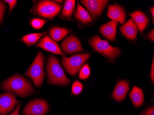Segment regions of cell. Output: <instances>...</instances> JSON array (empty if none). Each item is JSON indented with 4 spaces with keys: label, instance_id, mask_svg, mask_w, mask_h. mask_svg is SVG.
Returning <instances> with one entry per match:
<instances>
[{
    "label": "cell",
    "instance_id": "d4e9b609",
    "mask_svg": "<svg viewBox=\"0 0 154 115\" xmlns=\"http://www.w3.org/2000/svg\"><path fill=\"white\" fill-rule=\"evenodd\" d=\"M6 9L5 4L1 1H0V23L3 20V16Z\"/></svg>",
    "mask_w": 154,
    "mask_h": 115
},
{
    "label": "cell",
    "instance_id": "6da1fadb",
    "mask_svg": "<svg viewBox=\"0 0 154 115\" xmlns=\"http://www.w3.org/2000/svg\"><path fill=\"white\" fill-rule=\"evenodd\" d=\"M4 91L15 92L21 97L34 93V89L29 81L20 75H15L8 79L1 87Z\"/></svg>",
    "mask_w": 154,
    "mask_h": 115
},
{
    "label": "cell",
    "instance_id": "cb8c5ba5",
    "mask_svg": "<svg viewBox=\"0 0 154 115\" xmlns=\"http://www.w3.org/2000/svg\"><path fill=\"white\" fill-rule=\"evenodd\" d=\"M83 89V86L82 83L79 81H76L72 84V92L73 95H78L82 92Z\"/></svg>",
    "mask_w": 154,
    "mask_h": 115
},
{
    "label": "cell",
    "instance_id": "8992f818",
    "mask_svg": "<svg viewBox=\"0 0 154 115\" xmlns=\"http://www.w3.org/2000/svg\"><path fill=\"white\" fill-rule=\"evenodd\" d=\"M91 55L89 53L76 54L70 57H62V65L69 74L75 76Z\"/></svg>",
    "mask_w": 154,
    "mask_h": 115
},
{
    "label": "cell",
    "instance_id": "7a4b0ae2",
    "mask_svg": "<svg viewBox=\"0 0 154 115\" xmlns=\"http://www.w3.org/2000/svg\"><path fill=\"white\" fill-rule=\"evenodd\" d=\"M47 71L48 83L64 86L67 85L70 82L60 66L58 59L54 56L51 55L48 58Z\"/></svg>",
    "mask_w": 154,
    "mask_h": 115
},
{
    "label": "cell",
    "instance_id": "1f68e13d",
    "mask_svg": "<svg viewBox=\"0 0 154 115\" xmlns=\"http://www.w3.org/2000/svg\"><path fill=\"white\" fill-rule=\"evenodd\" d=\"M55 2H62V1H55Z\"/></svg>",
    "mask_w": 154,
    "mask_h": 115
},
{
    "label": "cell",
    "instance_id": "4fadbf2b",
    "mask_svg": "<svg viewBox=\"0 0 154 115\" xmlns=\"http://www.w3.org/2000/svg\"><path fill=\"white\" fill-rule=\"evenodd\" d=\"M130 90L128 82L125 80L119 81L112 93V97L116 101H122Z\"/></svg>",
    "mask_w": 154,
    "mask_h": 115
},
{
    "label": "cell",
    "instance_id": "7402d4cb",
    "mask_svg": "<svg viewBox=\"0 0 154 115\" xmlns=\"http://www.w3.org/2000/svg\"><path fill=\"white\" fill-rule=\"evenodd\" d=\"M91 70L88 64H85L80 70L79 72V78L82 80L87 79L90 77Z\"/></svg>",
    "mask_w": 154,
    "mask_h": 115
},
{
    "label": "cell",
    "instance_id": "d6986e66",
    "mask_svg": "<svg viewBox=\"0 0 154 115\" xmlns=\"http://www.w3.org/2000/svg\"><path fill=\"white\" fill-rule=\"evenodd\" d=\"M70 32H71L70 30L65 28L54 27L51 28L50 34L53 40L58 41L65 37Z\"/></svg>",
    "mask_w": 154,
    "mask_h": 115
},
{
    "label": "cell",
    "instance_id": "277c9868",
    "mask_svg": "<svg viewBox=\"0 0 154 115\" xmlns=\"http://www.w3.org/2000/svg\"><path fill=\"white\" fill-rule=\"evenodd\" d=\"M89 44L96 52L110 59H114L121 54L118 47L112 46L108 41L101 39L98 35L91 38Z\"/></svg>",
    "mask_w": 154,
    "mask_h": 115
},
{
    "label": "cell",
    "instance_id": "ffe728a7",
    "mask_svg": "<svg viewBox=\"0 0 154 115\" xmlns=\"http://www.w3.org/2000/svg\"><path fill=\"white\" fill-rule=\"evenodd\" d=\"M75 7V1H66L60 17L63 20H70L73 14Z\"/></svg>",
    "mask_w": 154,
    "mask_h": 115
},
{
    "label": "cell",
    "instance_id": "4316f807",
    "mask_svg": "<svg viewBox=\"0 0 154 115\" xmlns=\"http://www.w3.org/2000/svg\"><path fill=\"white\" fill-rule=\"evenodd\" d=\"M140 115H154V106L149 107L145 111L143 112Z\"/></svg>",
    "mask_w": 154,
    "mask_h": 115
},
{
    "label": "cell",
    "instance_id": "e0dca14e",
    "mask_svg": "<svg viewBox=\"0 0 154 115\" xmlns=\"http://www.w3.org/2000/svg\"><path fill=\"white\" fill-rule=\"evenodd\" d=\"M129 96L135 107H140L143 104L144 99V95L141 89L135 86L130 92Z\"/></svg>",
    "mask_w": 154,
    "mask_h": 115
},
{
    "label": "cell",
    "instance_id": "5b68a950",
    "mask_svg": "<svg viewBox=\"0 0 154 115\" xmlns=\"http://www.w3.org/2000/svg\"><path fill=\"white\" fill-rule=\"evenodd\" d=\"M61 6L57 2L51 1H42L35 7L34 12L42 18L52 19L58 15Z\"/></svg>",
    "mask_w": 154,
    "mask_h": 115
},
{
    "label": "cell",
    "instance_id": "3957f363",
    "mask_svg": "<svg viewBox=\"0 0 154 115\" xmlns=\"http://www.w3.org/2000/svg\"><path fill=\"white\" fill-rule=\"evenodd\" d=\"M45 62V56L40 51L39 52L36 58L25 74V76L29 77L32 80L35 85L38 87H40L44 81Z\"/></svg>",
    "mask_w": 154,
    "mask_h": 115
},
{
    "label": "cell",
    "instance_id": "52a82bcc",
    "mask_svg": "<svg viewBox=\"0 0 154 115\" xmlns=\"http://www.w3.org/2000/svg\"><path fill=\"white\" fill-rule=\"evenodd\" d=\"M48 110V104L45 100L36 99L27 104L23 110L25 115H45Z\"/></svg>",
    "mask_w": 154,
    "mask_h": 115
},
{
    "label": "cell",
    "instance_id": "f546056e",
    "mask_svg": "<svg viewBox=\"0 0 154 115\" xmlns=\"http://www.w3.org/2000/svg\"><path fill=\"white\" fill-rule=\"evenodd\" d=\"M154 29H153L147 35V38L153 41H154Z\"/></svg>",
    "mask_w": 154,
    "mask_h": 115
},
{
    "label": "cell",
    "instance_id": "30bf717a",
    "mask_svg": "<svg viewBox=\"0 0 154 115\" xmlns=\"http://www.w3.org/2000/svg\"><path fill=\"white\" fill-rule=\"evenodd\" d=\"M64 52L67 54L83 51V48L80 41L75 35H70L64 40L61 44Z\"/></svg>",
    "mask_w": 154,
    "mask_h": 115
},
{
    "label": "cell",
    "instance_id": "5bb4252c",
    "mask_svg": "<svg viewBox=\"0 0 154 115\" xmlns=\"http://www.w3.org/2000/svg\"><path fill=\"white\" fill-rule=\"evenodd\" d=\"M121 32L125 38L130 40L136 38L138 28L134 21L131 19L120 28Z\"/></svg>",
    "mask_w": 154,
    "mask_h": 115
},
{
    "label": "cell",
    "instance_id": "ba28073f",
    "mask_svg": "<svg viewBox=\"0 0 154 115\" xmlns=\"http://www.w3.org/2000/svg\"><path fill=\"white\" fill-rule=\"evenodd\" d=\"M20 102L14 93L9 92L0 95V115H6L14 108Z\"/></svg>",
    "mask_w": 154,
    "mask_h": 115
},
{
    "label": "cell",
    "instance_id": "9a60e30c",
    "mask_svg": "<svg viewBox=\"0 0 154 115\" xmlns=\"http://www.w3.org/2000/svg\"><path fill=\"white\" fill-rule=\"evenodd\" d=\"M117 25L118 23L116 21H111L100 27V33L109 40L114 41L116 39Z\"/></svg>",
    "mask_w": 154,
    "mask_h": 115
},
{
    "label": "cell",
    "instance_id": "8fae6325",
    "mask_svg": "<svg viewBox=\"0 0 154 115\" xmlns=\"http://www.w3.org/2000/svg\"><path fill=\"white\" fill-rule=\"evenodd\" d=\"M37 46L54 54L65 56V54L61 51V49L57 44L48 35H45L41 39Z\"/></svg>",
    "mask_w": 154,
    "mask_h": 115
},
{
    "label": "cell",
    "instance_id": "ac0fdd59",
    "mask_svg": "<svg viewBox=\"0 0 154 115\" xmlns=\"http://www.w3.org/2000/svg\"><path fill=\"white\" fill-rule=\"evenodd\" d=\"M75 17L80 23L88 24L92 22V19L89 13L82 6L79 4L75 13Z\"/></svg>",
    "mask_w": 154,
    "mask_h": 115
},
{
    "label": "cell",
    "instance_id": "44dd1931",
    "mask_svg": "<svg viewBox=\"0 0 154 115\" xmlns=\"http://www.w3.org/2000/svg\"><path fill=\"white\" fill-rule=\"evenodd\" d=\"M44 34V32L27 35L22 38V41L28 46H31L36 44Z\"/></svg>",
    "mask_w": 154,
    "mask_h": 115
},
{
    "label": "cell",
    "instance_id": "2e32d148",
    "mask_svg": "<svg viewBox=\"0 0 154 115\" xmlns=\"http://www.w3.org/2000/svg\"><path fill=\"white\" fill-rule=\"evenodd\" d=\"M131 16L132 20L135 24L137 26L140 32H143L148 25V18L144 13L139 11H135L131 14H129Z\"/></svg>",
    "mask_w": 154,
    "mask_h": 115
},
{
    "label": "cell",
    "instance_id": "603a6c76",
    "mask_svg": "<svg viewBox=\"0 0 154 115\" xmlns=\"http://www.w3.org/2000/svg\"><path fill=\"white\" fill-rule=\"evenodd\" d=\"M46 22V21L45 20L35 18L31 20V25L33 28L40 29L45 25Z\"/></svg>",
    "mask_w": 154,
    "mask_h": 115
},
{
    "label": "cell",
    "instance_id": "f1b7e54d",
    "mask_svg": "<svg viewBox=\"0 0 154 115\" xmlns=\"http://www.w3.org/2000/svg\"><path fill=\"white\" fill-rule=\"evenodd\" d=\"M150 78L152 82L154 81V59L152 61V66H151V71H150Z\"/></svg>",
    "mask_w": 154,
    "mask_h": 115
},
{
    "label": "cell",
    "instance_id": "484cf974",
    "mask_svg": "<svg viewBox=\"0 0 154 115\" xmlns=\"http://www.w3.org/2000/svg\"><path fill=\"white\" fill-rule=\"evenodd\" d=\"M4 2L9 4V14H10V13H11V12H12V10H13V9H14V7H15L17 1H14V0H11V1H9V0H5Z\"/></svg>",
    "mask_w": 154,
    "mask_h": 115
},
{
    "label": "cell",
    "instance_id": "7c38bea8",
    "mask_svg": "<svg viewBox=\"0 0 154 115\" xmlns=\"http://www.w3.org/2000/svg\"><path fill=\"white\" fill-rule=\"evenodd\" d=\"M107 16L113 21L122 25L125 22L126 13L122 7L114 4L108 7Z\"/></svg>",
    "mask_w": 154,
    "mask_h": 115
},
{
    "label": "cell",
    "instance_id": "83f0119b",
    "mask_svg": "<svg viewBox=\"0 0 154 115\" xmlns=\"http://www.w3.org/2000/svg\"><path fill=\"white\" fill-rule=\"evenodd\" d=\"M21 105L20 104H18L17 106H16V108H15V109L14 110V111H13L12 113H10L9 114V115H20L19 113V111H20V108Z\"/></svg>",
    "mask_w": 154,
    "mask_h": 115
},
{
    "label": "cell",
    "instance_id": "9c48e42d",
    "mask_svg": "<svg viewBox=\"0 0 154 115\" xmlns=\"http://www.w3.org/2000/svg\"><path fill=\"white\" fill-rule=\"evenodd\" d=\"M81 2L85 6L91 16L95 19L101 15L109 1L105 0H85L81 1Z\"/></svg>",
    "mask_w": 154,
    "mask_h": 115
},
{
    "label": "cell",
    "instance_id": "4dcf8cb0",
    "mask_svg": "<svg viewBox=\"0 0 154 115\" xmlns=\"http://www.w3.org/2000/svg\"><path fill=\"white\" fill-rule=\"evenodd\" d=\"M150 12H151V14H152V17H153V20L154 19V7H152V8H150Z\"/></svg>",
    "mask_w": 154,
    "mask_h": 115
}]
</instances>
